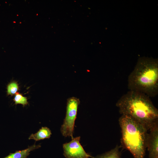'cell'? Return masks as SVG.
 <instances>
[{"label":"cell","instance_id":"obj_1","mask_svg":"<svg viewBox=\"0 0 158 158\" xmlns=\"http://www.w3.org/2000/svg\"><path fill=\"white\" fill-rule=\"evenodd\" d=\"M120 113L128 115L148 130L158 123V110L150 97L139 92L129 90L116 103Z\"/></svg>","mask_w":158,"mask_h":158},{"label":"cell","instance_id":"obj_2","mask_svg":"<svg viewBox=\"0 0 158 158\" xmlns=\"http://www.w3.org/2000/svg\"><path fill=\"white\" fill-rule=\"evenodd\" d=\"M129 90L143 93L149 97L158 94V60L152 58H140L128 78Z\"/></svg>","mask_w":158,"mask_h":158},{"label":"cell","instance_id":"obj_3","mask_svg":"<svg viewBox=\"0 0 158 158\" xmlns=\"http://www.w3.org/2000/svg\"><path fill=\"white\" fill-rule=\"evenodd\" d=\"M121 129V145L134 158H144L147 130L130 116L122 115L119 120Z\"/></svg>","mask_w":158,"mask_h":158},{"label":"cell","instance_id":"obj_4","mask_svg":"<svg viewBox=\"0 0 158 158\" xmlns=\"http://www.w3.org/2000/svg\"><path fill=\"white\" fill-rule=\"evenodd\" d=\"M80 103L79 99L75 97L67 99L66 115L60 129L62 135L65 137L73 138L75 122Z\"/></svg>","mask_w":158,"mask_h":158},{"label":"cell","instance_id":"obj_5","mask_svg":"<svg viewBox=\"0 0 158 158\" xmlns=\"http://www.w3.org/2000/svg\"><path fill=\"white\" fill-rule=\"evenodd\" d=\"M80 140V136L73 138L71 141L63 144V154L66 158H93L85 151Z\"/></svg>","mask_w":158,"mask_h":158},{"label":"cell","instance_id":"obj_6","mask_svg":"<svg viewBox=\"0 0 158 158\" xmlns=\"http://www.w3.org/2000/svg\"><path fill=\"white\" fill-rule=\"evenodd\" d=\"M147 138L146 147L149 158H158V123L150 129Z\"/></svg>","mask_w":158,"mask_h":158},{"label":"cell","instance_id":"obj_7","mask_svg":"<svg viewBox=\"0 0 158 158\" xmlns=\"http://www.w3.org/2000/svg\"><path fill=\"white\" fill-rule=\"evenodd\" d=\"M40 145L34 144L29 146L27 148L21 150L16 151L15 152L10 153L7 156L3 158H27L30 152L40 147Z\"/></svg>","mask_w":158,"mask_h":158},{"label":"cell","instance_id":"obj_8","mask_svg":"<svg viewBox=\"0 0 158 158\" xmlns=\"http://www.w3.org/2000/svg\"><path fill=\"white\" fill-rule=\"evenodd\" d=\"M51 135V131L49 128L47 127H42L36 133L31 134L28 139H32L37 141L49 138Z\"/></svg>","mask_w":158,"mask_h":158},{"label":"cell","instance_id":"obj_9","mask_svg":"<svg viewBox=\"0 0 158 158\" xmlns=\"http://www.w3.org/2000/svg\"><path fill=\"white\" fill-rule=\"evenodd\" d=\"M121 146L117 145L114 148L102 154H99L93 158H121L119 151Z\"/></svg>","mask_w":158,"mask_h":158},{"label":"cell","instance_id":"obj_10","mask_svg":"<svg viewBox=\"0 0 158 158\" xmlns=\"http://www.w3.org/2000/svg\"><path fill=\"white\" fill-rule=\"evenodd\" d=\"M19 88L18 84L17 82H11L8 84L7 86V95L11 96L15 95L19 90Z\"/></svg>","mask_w":158,"mask_h":158},{"label":"cell","instance_id":"obj_11","mask_svg":"<svg viewBox=\"0 0 158 158\" xmlns=\"http://www.w3.org/2000/svg\"><path fill=\"white\" fill-rule=\"evenodd\" d=\"M13 100L16 105L20 104L23 105V107L29 104L27 97L23 96L22 94L18 92L15 95Z\"/></svg>","mask_w":158,"mask_h":158}]
</instances>
